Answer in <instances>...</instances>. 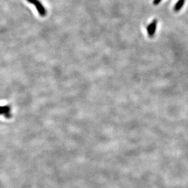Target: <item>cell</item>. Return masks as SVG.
<instances>
[{
  "label": "cell",
  "mask_w": 188,
  "mask_h": 188,
  "mask_svg": "<svg viewBox=\"0 0 188 188\" xmlns=\"http://www.w3.org/2000/svg\"><path fill=\"white\" fill-rule=\"evenodd\" d=\"M157 20H153L148 26L147 27V32L149 36H153V34H155V31H156V28H157Z\"/></svg>",
  "instance_id": "cell-3"
},
{
  "label": "cell",
  "mask_w": 188,
  "mask_h": 188,
  "mask_svg": "<svg viewBox=\"0 0 188 188\" xmlns=\"http://www.w3.org/2000/svg\"><path fill=\"white\" fill-rule=\"evenodd\" d=\"M31 4H33L36 6L37 10L38 11V14L41 17H45L46 15V9L43 6V4L40 3L39 0H32Z\"/></svg>",
  "instance_id": "cell-1"
},
{
  "label": "cell",
  "mask_w": 188,
  "mask_h": 188,
  "mask_svg": "<svg viewBox=\"0 0 188 188\" xmlns=\"http://www.w3.org/2000/svg\"><path fill=\"white\" fill-rule=\"evenodd\" d=\"M32 0H27V1L29 2V3H31L32 2Z\"/></svg>",
  "instance_id": "cell-6"
},
{
  "label": "cell",
  "mask_w": 188,
  "mask_h": 188,
  "mask_svg": "<svg viewBox=\"0 0 188 188\" xmlns=\"http://www.w3.org/2000/svg\"><path fill=\"white\" fill-rule=\"evenodd\" d=\"M11 108L9 105L0 106V115H3L6 118L9 119L12 117L11 113Z\"/></svg>",
  "instance_id": "cell-2"
},
{
  "label": "cell",
  "mask_w": 188,
  "mask_h": 188,
  "mask_svg": "<svg viewBox=\"0 0 188 188\" xmlns=\"http://www.w3.org/2000/svg\"><path fill=\"white\" fill-rule=\"evenodd\" d=\"M161 1L162 0H154V1H153V4L158 5V4H160L161 3Z\"/></svg>",
  "instance_id": "cell-5"
},
{
  "label": "cell",
  "mask_w": 188,
  "mask_h": 188,
  "mask_svg": "<svg viewBox=\"0 0 188 188\" xmlns=\"http://www.w3.org/2000/svg\"><path fill=\"white\" fill-rule=\"evenodd\" d=\"M186 0H178V1L177 2V3L175 4V5L174 6V11L175 12H179L181 9L183 7V5L185 3Z\"/></svg>",
  "instance_id": "cell-4"
}]
</instances>
